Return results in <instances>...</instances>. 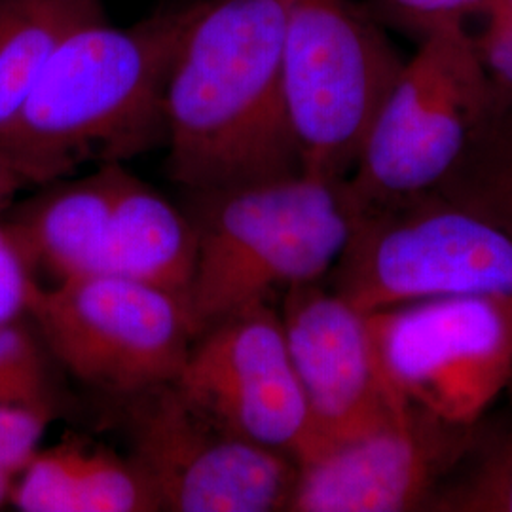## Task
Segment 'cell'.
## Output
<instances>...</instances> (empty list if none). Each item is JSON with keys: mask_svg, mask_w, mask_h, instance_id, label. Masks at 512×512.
<instances>
[{"mask_svg": "<svg viewBox=\"0 0 512 512\" xmlns=\"http://www.w3.org/2000/svg\"><path fill=\"white\" fill-rule=\"evenodd\" d=\"M16 476L6 469H0V509L4 505H10V494H12V488H14V482H16Z\"/></svg>", "mask_w": 512, "mask_h": 512, "instance_id": "cell-24", "label": "cell"}, {"mask_svg": "<svg viewBox=\"0 0 512 512\" xmlns=\"http://www.w3.org/2000/svg\"><path fill=\"white\" fill-rule=\"evenodd\" d=\"M484 14V31L473 42L492 88V103H501L512 99V12L503 0H494Z\"/></svg>", "mask_w": 512, "mask_h": 512, "instance_id": "cell-19", "label": "cell"}, {"mask_svg": "<svg viewBox=\"0 0 512 512\" xmlns=\"http://www.w3.org/2000/svg\"><path fill=\"white\" fill-rule=\"evenodd\" d=\"M0 27H2V4H0Z\"/></svg>", "mask_w": 512, "mask_h": 512, "instance_id": "cell-26", "label": "cell"}, {"mask_svg": "<svg viewBox=\"0 0 512 512\" xmlns=\"http://www.w3.org/2000/svg\"><path fill=\"white\" fill-rule=\"evenodd\" d=\"M494 0H365V10L382 25L397 27L421 40L440 27L463 23Z\"/></svg>", "mask_w": 512, "mask_h": 512, "instance_id": "cell-18", "label": "cell"}, {"mask_svg": "<svg viewBox=\"0 0 512 512\" xmlns=\"http://www.w3.org/2000/svg\"><path fill=\"white\" fill-rule=\"evenodd\" d=\"M194 262L196 230L188 213L124 167L97 275L145 283L186 306Z\"/></svg>", "mask_w": 512, "mask_h": 512, "instance_id": "cell-14", "label": "cell"}, {"mask_svg": "<svg viewBox=\"0 0 512 512\" xmlns=\"http://www.w3.org/2000/svg\"><path fill=\"white\" fill-rule=\"evenodd\" d=\"M27 319L0 325V406L44 412L55 418L61 406L50 353Z\"/></svg>", "mask_w": 512, "mask_h": 512, "instance_id": "cell-17", "label": "cell"}, {"mask_svg": "<svg viewBox=\"0 0 512 512\" xmlns=\"http://www.w3.org/2000/svg\"><path fill=\"white\" fill-rule=\"evenodd\" d=\"M279 315L310 412L308 461L408 418L414 406L385 374L366 313L315 281L291 287Z\"/></svg>", "mask_w": 512, "mask_h": 512, "instance_id": "cell-11", "label": "cell"}, {"mask_svg": "<svg viewBox=\"0 0 512 512\" xmlns=\"http://www.w3.org/2000/svg\"><path fill=\"white\" fill-rule=\"evenodd\" d=\"M285 0H205L165 88L167 173L207 192L302 173L283 93Z\"/></svg>", "mask_w": 512, "mask_h": 512, "instance_id": "cell-1", "label": "cell"}, {"mask_svg": "<svg viewBox=\"0 0 512 512\" xmlns=\"http://www.w3.org/2000/svg\"><path fill=\"white\" fill-rule=\"evenodd\" d=\"M503 2H505V4H507V6H509V10H511V12H512V0H503Z\"/></svg>", "mask_w": 512, "mask_h": 512, "instance_id": "cell-25", "label": "cell"}, {"mask_svg": "<svg viewBox=\"0 0 512 512\" xmlns=\"http://www.w3.org/2000/svg\"><path fill=\"white\" fill-rule=\"evenodd\" d=\"M129 459L160 511H287L293 458L241 439L192 403L175 382L120 397Z\"/></svg>", "mask_w": 512, "mask_h": 512, "instance_id": "cell-8", "label": "cell"}, {"mask_svg": "<svg viewBox=\"0 0 512 512\" xmlns=\"http://www.w3.org/2000/svg\"><path fill=\"white\" fill-rule=\"evenodd\" d=\"M476 509L512 512V461L505 465L499 480H492L490 490H480L476 494Z\"/></svg>", "mask_w": 512, "mask_h": 512, "instance_id": "cell-22", "label": "cell"}, {"mask_svg": "<svg viewBox=\"0 0 512 512\" xmlns=\"http://www.w3.org/2000/svg\"><path fill=\"white\" fill-rule=\"evenodd\" d=\"M177 387L241 439L293 458L313 456L310 412L281 315L260 302L198 334Z\"/></svg>", "mask_w": 512, "mask_h": 512, "instance_id": "cell-10", "label": "cell"}, {"mask_svg": "<svg viewBox=\"0 0 512 512\" xmlns=\"http://www.w3.org/2000/svg\"><path fill=\"white\" fill-rule=\"evenodd\" d=\"M0 128L76 29L105 19L103 0H0Z\"/></svg>", "mask_w": 512, "mask_h": 512, "instance_id": "cell-15", "label": "cell"}, {"mask_svg": "<svg viewBox=\"0 0 512 512\" xmlns=\"http://www.w3.org/2000/svg\"><path fill=\"white\" fill-rule=\"evenodd\" d=\"M122 169L99 165L90 175L42 184L33 198L10 207L2 224L37 281L97 275Z\"/></svg>", "mask_w": 512, "mask_h": 512, "instance_id": "cell-13", "label": "cell"}, {"mask_svg": "<svg viewBox=\"0 0 512 512\" xmlns=\"http://www.w3.org/2000/svg\"><path fill=\"white\" fill-rule=\"evenodd\" d=\"M329 274L330 291L366 315L450 296L512 304V238L471 211L423 196L351 215L348 243Z\"/></svg>", "mask_w": 512, "mask_h": 512, "instance_id": "cell-6", "label": "cell"}, {"mask_svg": "<svg viewBox=\"0 0 512 512\" xmlns=\"http://www.w3.org/2000/svg\"><path fill=\"white\" fill-rule=\"evenodd\" d=\"M25 186L29 184L25 183V179L19 173L0 162V213H6L12 207V203Z\"/></svg>", "mask_w": 512, "mask_h": 512, "instance_id": "cell-23", "label": "cell"}, {"mask_svg": "<svg viewBox=\"0 0 512 512\" xmlns=\"http://www.w3.org/2000/svg\"><path fill=\"white\" fill-rule=\"evenodd\" d=\"M420 408L365 439L351 440L298 465L287 511L399 512L421 503L450 458L446 429ZM458 427V425H454Z\"/></svg>", "mask_w": 512, "mask_h": 512, "instance_id": "cell-12", "label": "cell"}, {"mask_svg": "<svg viewBox=\"0 0 512 512\" xmlns=\"http://www.w3.org/2000/svg\"><path fill=\"white\" fill-rule=\"evenodd\" d=\"M342 183L302 171L188 192L196 262L186 313L194 338L236 311L268 302L275 291L329 274L351 230Z\"/></svg>", "mask_w": 512, "mask_h": 512, "instance_id": "cell-3", "label": "cell"}, {"mask_svg": "<svg viewBox=\"0 0 512 512\" xmlns=\"http://www.w3.org/2000/svg\"><path fill=\"white\" fill-rule=\"evenodd\" d=\"M27 321L57 365L114 399L175 382L194 342L183 300L116 275L37 281Z\"/></svg>", "mask_w": 512, "mask_h": 512, "instance_id": "cell-7", "label": "cell"}, {"mask_svg": "<svg viewBox=\"0 0 512 512\" xmlns=\"http://www.w3.org/2000/svg\"><path fill=\"white\" fill-rule=\"evenodd\" d=\"M35 283V275L0 222V325L27 319V304Z\"/></svg>", "mask_w": 512, "mask_h": 512, "instance_id": "cell-21", "label": "cell"}, {"mask_svg": "<svg viewBox=\"0 0 512 512\" xmlns=\"http://www.w3.org/2000/svg\"><path fill=\"white\" fill-rule=\"evenodd\" d=\"M492 107V88L465 23L420 40L342 183L349 215L431 194L469 147Z\"/></svg>", "mask_w": 512, "mask_h": 512, "instance_id": "cell-5", "label": "cell"}, {"mask_svg": "<svg viewBox=\"0 0 512 512\" xmlns=\"http://www.w3.org/2000/svg\"><path fill=\"white\" fill-rule=\"evenodd\" d=\"M52 416L16 406H0V469L14 475L38 450Z\"/></svg>", "mask_w": 512, "mask_h": 512, "instance_id": "cell-20", "label": "cell"}, {"mask_svg": "<svg viewBox=\"0 0 512 512\" xmlns=\"http://www.w3.org/2000/svg\"><path fill=\"white\" fill-rule=\"evenodd\" d=\"M403 65L353 0H285L283 93L304 173L348 179Z\"/></svg>", "mask_w": 512, "mask_h": 512, "instance_id": "cell-4", "label": "cell"}, {"mask_svg": "<svg viewBox=\"0 0 512 512\" xmlns=\"http://www.w3.org/2000/svg\"><path fill=\"white\" fill-rule=\"evenodd\" d=\"M427 196L490 220L512 238V99L492 103L456 167Z\"/></svg>", "mask_w": 512, "mask_h": 512, "instance_id": "cell-16", "label": "cell"}, {"mask_svg": "<svg viewBox=\"0 0 512 512\" xmlns=\"http://www.w3.org/2000/svg\"><path fill=\"white\" fill-rule=\"evenodd\" d=\"M385 374L408 404L465 427L512 382V304L450 296L368 313Z\"/></svg>", "mask_w": 512, "mask_h": 512, "instance_id": "cell-9", "label": "cell"}, {"mask_svg": "<svg viewBox=\"0 0 512 512\" xmlns=\"http://www.w3.org/2000/svg\"><path fill=\"white\" fill-rule=\"evenodd\" d=\"M200 4L131 27L101 19L76 29L0 128V162L42 186L80 165L124 164L165 141L167 80Z\"/></svg>", "mask_w": 512, "mask_h": 512, "instance_id": "cell-2", "label": "cell"}]
</instances>
